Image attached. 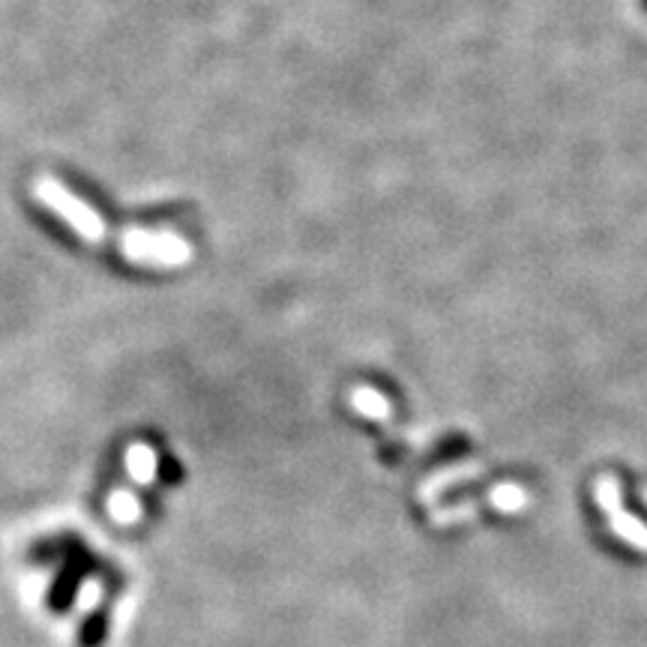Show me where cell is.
Here are the masks:
<instances>
[{
	"instance_id": "obj_1",
	"label": "cell",
	"mask_w": 647,
	"mask_h": 647,
	"mask_svg": "<svg viewBox=\"0 0 647 647\" xmlns=\"http://www.w3.org/2000/svg\"><path fill=\"white\" fill-rule=\"evenodd\" d=\"M602 507L609 510V519H612L614 534L624 536L626 543L636 545V548H647V528H642V524H638L636 519H633V516L621 512V507H617L614 500H605Z\"/></svg>"
},
{
	"instance_id": "obj_2",
	"label": "cell",
	"mask_w": 647,
	"mask_h": 647,
	"mask_svg": "<svg viewBox=\"0 0 647 647\" xmlns=\"http://www.w3.org/2000/svg\"><path fill=\"white\" fill-rule=\"evenodd\" d=\"M645 10H647V0H645Z\"/></svg>"
},
{
	"instance_id": "obj_3",
	"label": "cell",
	"mask_w": 647,
	"mask_h": 647,
	"mask_svg": "<svg viewBox=\"0 0 647 647\" xmlns=\"http://www.w3.org/2000/svg\"><path fill=\"white\" fill-rule=\"evenodd\" d=\"M645 500H647V492H645Z\"/></svg>"
}]
</instances>
